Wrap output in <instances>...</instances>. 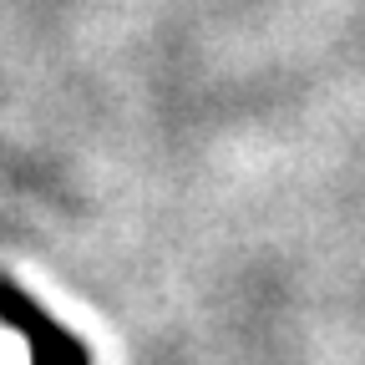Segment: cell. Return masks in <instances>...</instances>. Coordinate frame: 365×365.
Returning <instances> with one entry per match:
<instances>
[{
	"label": "cell",
	"instance_id": "obj_1",
	"mask_svg": "<svg viewBox=\"0 0 365 365\" xmlns=\"http://www.w3.org/2000/svg\"><path fill=\"white\" fill-rule=\"evenodd\" d=\"M0 325L26 340L31 365H97L91 345L76 330H66L36 294H26V284H16L11 274H0Z\"/></svg>",
	"mask_w": 365,
	"mask_h": 365
}]
</instances>
